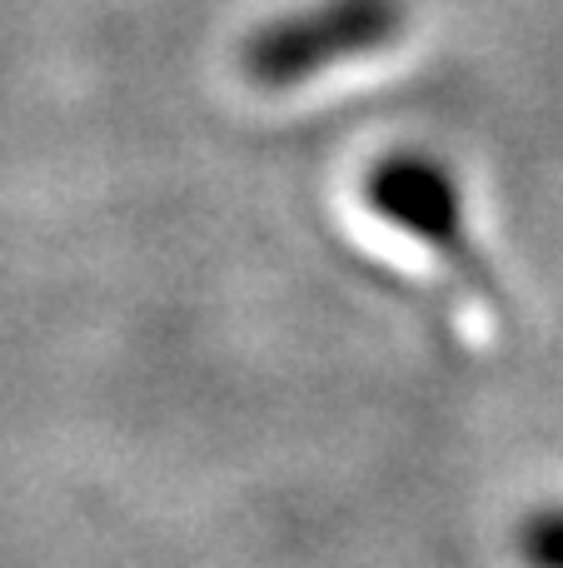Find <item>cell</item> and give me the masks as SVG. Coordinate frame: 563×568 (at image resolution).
<instances>
[{"instance_id": "1", "label": "cell", "mask_w": 563, "mask_h": 568, "mask_svg": "<svg viewBox=\"0 0 563 568\" xmlns=\"http://www.w3.org/2000/svg\"><path fill=\"white\" fill-rule=\"evenodd\" d=\"M365 200L385 225H395L399 235L419 240L439 265L464 284L474 300H484L494 314H509L504 280L494 275V265L484 260L474 230H469L464 190H459L454 170L434 155L419 150H399L385 155L365 180Z\"/></svg>"}, {"instance_id": "2", "label": "cell", "mask_w": 563, "mask_h": 568, "mask_svg": "<svg viewBox=\"0 0 563 568\" xmlns=\"http://www.w3.org/2000/svg\"><path fill=\"white\" fill-rule=\"evenodd\" d=\"M409 26V0H315L259 26L239 45V70L259 90H295L349 60L389 50Z\"/></svg>"}, {"instance_id": "3", "label": "cell", "mask_w": 563, "mask_h": 568, "mask_svg": "<svg viewBox=\"0 0 563 568\" xmlns=\"http://www.w3.org/2000/svg\"><path fill=\"white\" fill-rule=\"evenodd\" d=\"M524 568H563V509H539L519 524Z\"/></svg>"}]
</instances>
